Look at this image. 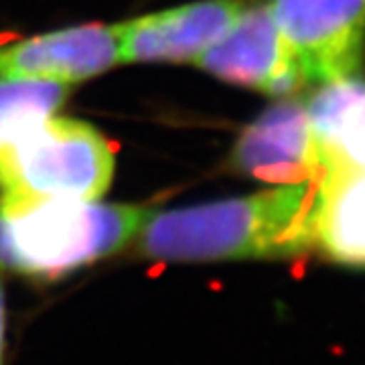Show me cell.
Returning a JSON list of instances; mask_svg holds the SVG:
<instances>
[{"label": "cell", "instance_id": "10", "mask_svg": "<svg viewBox=\"0 0 365 365\" xmlns=\"http://www.w3.org/2000/svg\"><path fill=\"white\" fill-rule=\"evenodd\" d=\"M304 106L321 148L323 170L329 167H365L364 79L357 76L321 86Z\"/></svg>", "mask_w": 365, "mask_h": 365}, {"label": "cell", "instance_id": "1", "mask_svg": "<svg viewBox=\"0 0 365 365\" xmlns=\"http://www.w3.org/2000/svg\"><path fill=\"white\" fill-rule=\"evenodd\" d=\"M314 181L195 207L148 213L136 235L158 262L276 260L314 246Z\"/></svg>", "mask_w": 365, "mask_h": 365}, {"label": "cell", "instance_id": "11", "mask_svg": "<svg viewBox=\"0 0 365 365\" xmlns=\"http://www.w3.org/2000/svg\"><path fill=\"white\" fill-rule=\"evenodd\" d=\"M66 96L67 86L61 81L0 78V146L51 118Z\"/></svg>", "mask_w": 365, "mask_h": 365}, {"label": "cell", "instance_id": "12", "mask_svg": "<svg viewBox=\"0 0 365 365\" xmlns=\"http://www.w3.org/2000/svg\"><path fill=\"white\" fill-rule=\"evenodd\" d=\"M4 331H6V304H4V288L0 282V365H2V351H4Z\"/></svg>", "mask_w": 365, "mask_h": 365}, {"label": "cell", "instance_id": "2", "mask_svg": "<svg viewBox=\"0 0 365 365\" xmlns=\"http://www.w3.org/2000/svg\"><path fill=\"white\" fill-rule=\"evenodd\" d=\"M148 213L100 201H0V270L43 278L78 270L136 240Z\"/></svg>", "mask_w": 365, "mask_h": 365}, {"label": "cell", "instance_id": "5", "mask_svg": "<svg viewBox=\"0 0 365 365\" xmlns=\"http://www.w3.org/2000/svg\"><path fill=\"white\" fill-rule=\"evenodd\" d=\"M195 63L223 81L274 98H290L302 90L299 71L268 2H250L235 25L201 53Z\"/></svg>", "mask_w": 365, "mask_h": 365}, {"label": "cell", "instance_id": "9", "mask_svg": "<svg viewBox=\"0 0 365 365\" xmlns=\"http://www.w3.org/2000/svg\"><path fill=\"white\" fill-rule=\"evenodd\" d=\"M314 246L327 260L365 268V167H329L314 181Z\"/></svg>", "mask_w": 365, "mask_h": 365}, {"label": "cell", "instance_id": "7", "mask_svg": "<svg viewBox=\"0 0 365 365\" xmlns=\"http://www.w3.org/2000/svg\"><path fill=\"white\" fill-rule=\"evenodd\" d=\"M252 0H201L122 23L120 59L195 61L235 25Z\"/></svg>", "mask_w": 365, "mask_h": 365}, {"label": "cell", "instance_id": "4", "mask_svg": "<svg viewBox=\"0 0 365 365\" xmlns=\"http://www.w3.org/2000/svg\"><path fill=\"white\" fill-rule=\"evenodd\" d=\"M302 88L357 78L365 55V0H270Z\"/></svg>", "mask_w": 365, "mask_h": 365}, {"label": "cell", "instance_id": "3", "mask_svg": "<svg viewBox=\"0 0 365 365\" xmlns=\"http://www.w3.org/2000/svg\"><path fill=\"white\" fill-rule=\"evenodd\" d=\"M114 175V153L93 126L47 118L0 146V201H100Z\"/></svg>", "mask_w": 365, "mask_h": 365}, {"label": "cell", "instance_id": "6", "mask_svg": "<svg viewBox=\"0 0 365 365\" xmlns=\"http://www.w3.org/2000/svg\"><path fill=\"white\" fill-rule=\"evenodd\" d=\"M232 165L240 173L268 182L317 181L323 157L304 102L282 98L256 118L237 138Z\"/></svg>", "mask_w": 365, "mask_h": 365}, {"label": "cell", "instance_id": "8", "mask_svg": "<svg viewBox=\"0 0 365 365\" xmlns=\"http://www.w3.org/2000/svg\"><path fill=\"white\" fill-rule=\"evenodd\" d=\"M120 25H83L0 47V78L73 83L93 78L120 59Z\"/></svg>", "mask_w": 365, "mask_h": 365}]
</instances>
